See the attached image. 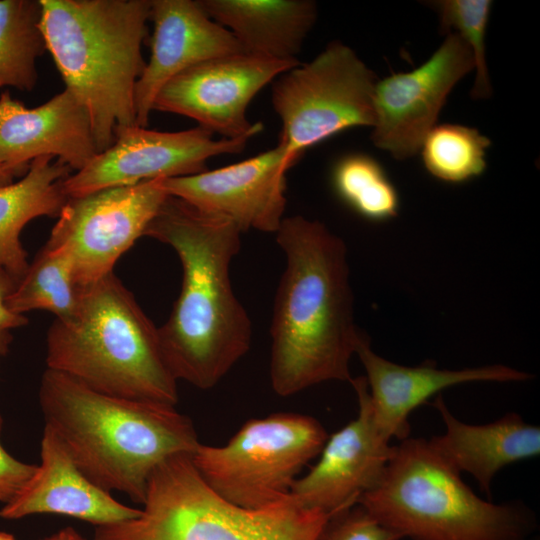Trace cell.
<instances>
[{"mask_svg":"<svg viewBox=\"0 0 540 540\" xmlns=\"http://www.w3.org/2000/svg\"><path fill=\"white\" fill-rule=\"evenodd\" d=\"M41 463L17 495L0 510L7 520L32 514H60L95 526L136 518L141 509L131 508L92 483L76 466L61 439L44 425Z\"/></svg>","mask_w":540,"mask_h":540,"instance_id":"cell-19","label":"cell"},{"mask_svg":"<svg viewBox=\"0 0 540 540\" xmlns=\"http://www.w3.org/2000/svg\"><path fill=\"white\" fill-rule=\"evenodd\" d=\"M375 84L373 71L339 41L279 75L271 102L289 159L295 163L307 148L348 128L373 127Z\"/></svg>","mask_w":540,"mask_h":540,"instance_id":"cell-9","label":"cell"},{"mask_svg":"<svg viewBox=\"0 0 540 540\" xmlns=\"http://www.w3.org/2000/svg\"><path fill=\"white\" fill-rule=\"evenodd\" d=\"M328 439L315 418L276 413L251 419L223 446L199 444L192 462L220 497L246 509L286 498L298 473L320 454Z\"/></svg>","mask_w":540,"mask_h":540,"instance_id":"cell-8","label":"cell"},{"mask_svg":"<svg viewBox=\"0 0 540 540\" xmlns=\"http://www.w3.org/2000/svg\"><path fill=\"white\" fill-rule=\"evenodd\" d=\"M205 13L229 30L244 53L273 60H298L317 19L311 0H199Z\"/></svg>","mask_w":540,"mask_h":540,"instance_id":"cell-21","label":"cell"},{"mask_svg":"<svg viewBox=\"0 0 540 540\" xmlns=\"http://www.w3.org/2000/svg\"><path fill=\"white\" fill-rule=\"evenodd\" d=\"M248 140H215L211 132L200 126L178 132L127 127L117 133L109 148L69 175L63 190L68 198H73L144 180L200 174L208 170L206 163L210 158L240 153Z\"/></svg>","mask_w":540,"mask_h":540,"instance_id":"cell-12","label":"cell"},{"mask_svg":"<svg viewBox=\"0 0 540 540\" xmlns=\"http://www.w3.org/2000/svg\"><path fill=\"white\" fill-rule=\"evenodd\" d=\"M82 290L70 258L63 251L45 244L29 263L7 305L17 315L45 310L53 313L55 320L68 321L78 310Z\"/></svg>","mask_w":540,"mask_h":540,"instance_id":"cell-23","label":"cell"},{"mask_svg":"<svg viewBox=\"0 0 540 540\" xmlns=\"http://www.w3.org/2000/svg\"><path fill=\"white\" fill-rule=\"evenodd\" d=\"M433 406L444 422L445 432L429 439V443L456 471L473 476L490 498L492 481L503 467L540 454V428L525 422L517 413L473 425L454 417L441 395Z\"/></svg>","mask_w":540,"mask_h":540,"instance_id":"cell-20","label":"cell"},{"mask_svg":"<svg viewBox=\"0 0 540 540\" xmlns=\"http://www.w3.org/2000/svg\"><path fill=\"white\" fill-rule=\"evenodd\" d=\"M473 69L471 48L457 33L450 32L421 66L376 82L374 145L398 160L414 156L436 125L453 87Z\"/></svg>","mask_w":540,"mask_h":540,"instance_id":"cell-13","label":"cell"},{"mask_svg":"<svg viewBox=\"0 0 540 540\" xmlns=\"http://www.w3.org/2000/svg\"><path fill=\"white\" fill-rule=\"evenodd\" d=\"M491 141L477 129L459 124L435 125L420 147L425 169L448 183L480 176L486 168Z\"/></svg>","mask_w":540,"mask_h":540,"instance_id":"cell-26","label":"cell"},{"mask_svg":"<svg viewBox=\"0 0 540 540\" xmlns=\"http://www.w3.org/2000/svg\"><path fill=\"white\" fill-rule=\"evenodd\" d=\"M192 454L160 463L136 518L96 526L93 540H316L328 516L290 496L261 508L226 501L202 479Z\"/></svg>","mask_w":540,"mask_h":540,"instance_id":"cell-7","label":"cell"},{"mask_svg":"<svg viewBox=\"0 0 540 540\" xmlns=\"http://www.w3.org/2000/svg\"><path fill=\"white\" fill-rule=\"evenodd\" d=\"M71 171L60 159L42 156L20 180L0 186V268L17 281L29 266L21 232L37 217H58L68 200L63 182Z\"/></svg>","mask_w":540,"mask_h":540,"instance_id":"cell-22","label":"cell"},{"mask_svg":"<svg viewBox=\"0 0 540 540\" xmlns=\"http://www.w3.org/2000/svg\"><path fill=\"white\" fill-rule=\"evenodd\" d=\"M294 164L278 144L249 159L200 174L161 178L168 195L224 216L243 233H276L287 205L286 173Z\"/></svg>","mask_w":540,"mask_h":540,"instance_id":"cell-15","label":"cell"},{"mask_svg":"<svg viewBox=\"0 0 540 540\" xmlns=\"http://www.w3.org/2000/svg\"><path fill=\"white\" fill-rule=\"evenodd\" d=\"M96 154L88 111L68 89L34 108L0 93V164L15 176L38 157H57L78 171Z\"/></svg>","mask_w":540,"mask_h":540,"instance_id":"cell-16","label":"cell"},{"mask_svg":"<svg viewBox=\"0 0 540 540\" xmlns=\"http://www.w3.org/2000/svg\"><path fill=\"white\" fill-rule=\"evenodd\" d=\"M3 420L0 415V434ZM37 465L15 459L0 443V502L12 500L32 477Z\"/></svg>","mask_w":540,"mask_h":540,"instance_id":"cell-29","label":"cell"},{"mask_svg":"<svg viewBox=\"0 0 540 540\" xmlns=\"http://www.w3.org/2000/svg\"><path fill=\"white\" fill-rule=\"evenodd\" d=\"M15 177L16 176L12 172L0 164V186L12 183Z\"/></svg>","mask_w":540,"mask_h":540,"instance_id":"cell-32","label":"cell"},{"mask_svg":"<svg viewBox=\"0 0 540 540\" xmlns=\"http://www.w3.org/2000/svg\"><path fill=\"white\" fill-rule=\"evenodd\" d=\"M47 369L113 397L175 406L177 380L158 327L114 272L82 290L76 314L47 332Z\"/></svg>","mask_w":540,"mask_h":540,"instance_id":"cell-5","label":"cell"},{"mask_svg":"<svg viewBox=\"0 0 540 540\" xmlns=\"http://www.w3.org/2000/svg\"><path fill=\"white\" fill-rule=\"evenodd\" d=\"M41 14L40 0H0V89L35 87L36 61L47 51Z\"/></svg>","mask_w":540,"mask_h":540,"instance_id":"cell-24","label":"cell"},{"mask_svg":"<svg viewBox=\"0 0 540 540\" xmlns=\"http://www.w3.org/2000/svg\"><path fill=\"white\" fill-rule=\"evenodd\" d=\"M40 26L65 89L88 111L98 153L136 125L151 0H40Z\"/></svg>","mask_w":540,"mask_h":540,"instance_id":"cell-4","label":"cell"},{"mask_svg":"<svg viewBox=\"0 0 540 540\" xmlns=\"http://www.w3.org/2000/svg\"><path fill=\"white\" fill-rule=\"evenodd\" d=\"M151 56L135 87L136 125L146 128L160 89L185 69L243 52L233 34L193 0H151Z\"/></svg>","mask_w":540,"mask_h":540,"instance_id":"cell-17","label":"cell"},{"mask_svg":"<svg viewBox=\"0 0 540 540\" xmlns=\"http://www.w3.org/2000/svg\"><path fill=\"white\" fill-rule=\"evenodd\" d=\"M275 235L285 268L270 328L274 392L290 396L327 381L350 382V359L363 334L354 322L344 241L301 215L285 217Z\"/></svg>","mask_w":540,"mask_h":540,"instance_id":"cell-2","label":"cell"},{"mask_svg":"<svg viewBox=\"0 0 540 540\" xmlns=\"http://www.w3.org/2000/svg\"><path fill=\"white\" fill-rule=\"evenodd\" d=\"M0 540H16V538L12 534L0 532Z\"/></svg>","mask_w":540,"mask_h":540,"instance_id":"cell-34","label":"cell"},{"mask_svg":"<svg viewBox=\"0 0 540 540\" xmlns=\"http://www.w3.org/2000/svg\"><path fill=\"white\" fill-rule=\"evenodd\" d=\"M167 196L157 178L68 198L46 245L70 258L76 281L84 288L113 272Z\"/></svg>","mask_w":540,"mask_h":540,"instance_id":"cell-10","label":"cell"},{"mask_svg":"<svg viewBox=\"0 0 540 540\" xmlns=\"http://www.w3.org/2000/svg\"><path fill=\"white\" fill-rule=\"evenodd\" d=\"M43 540H86L72 527H66Z\"/></svg>","mask_w":540,"mask_h":540,"instance_id":"cell-31","label":"cell"},{"mask_svg":"<svg viewBox=\"0 0 540 540\" xmlns=\"http://www.w3.org/2000/svg\"><path fill=\"white\" fill-rule=\"evenodd\" d=\"M298 60H273L244 52L191 66L171 78L158 92L153 110L194 119L225 139H250L263 130L247 118L254 96Z\"/></svg>","mask_w":540,"mask_h":540,"instance_id":"cell-11","label":"cell"},{"mask_svg":"<svg viewBox=\"0 0 540 540\" xmlns=\"http://www.w3.org/2000/svg\"><path fill=\"white\" fill-rule=\"evenodd\" d=\"M358 415L328 437L318 462L293 483L290 496L302 508L332 516L357 504L381 480L394 446L378 428L364 376L352 378Z\"/></svg>","mask_w":540,"mask_h":540,"instance_id":"cell-14","label":"cell"},{"mask_svg":"<svg viewBox=\"0 0 540 540\" xmlns=\"http://www.w3.org/2000/svg\"><path fill=\"white\" fill-rule=\"evenodd\" d=\"M357 504L400 539L528 540L537 527L525 505L477 496L424 438L394 445L381 480Z\"/></svg>","mask_w":540,"mask_h":540,"instance_id":"cell-6","label":"cell"},{"mask_svg":"<svg viewBox=\"0 0 540 540\" xmlns=\"http://www.w3.org/2000/svg\"><path fill=\"white\" fill-rule=\"evenodd\" d=\"M439 15L440 31L448 34L455 30L471 48L476 77L471 90L474 100L487 99L492 94L485 57V32L489 21L490 0H439L431 2Z\"/></svg>","mask_w":540,"mask_h":540,"instance_id":"cell-27","label":"cell"},{"mask_svg":"<svg viewBox=\"0 0 540 540\" xmlns=\"http://www.w3.org/2000/svg\"><path fill=\"white\" fill-rule=\"evenodd\" d=\"M18 281L8 272L0 268V334L11 333L13 329L27 324L25 315H17L10 311L7 300Z\"/></svg>","mask_w":540,"mask_h":540,"instance_id":"cell-30","label":"cell"},{"mask_svg":"<svg viewBox=\"0 0 540 540\" xmlns=\"http://www.w3.org/2000/svg\"><path fill=\"white\" fill-rule=\"evenodd\" d=\"M228 218L168 195L144 235L170 246L182 285L168 320L158 327L165 361L176 380L207 390L249 351L252 324L230 276L241 247Z\"/></svg>","mask_w":540,"mask_h":540,"instance_id":"cell-1","label":"cell"},{"mask_svg":"<svg viewBox=\"0 0 540 540\" xmlns=\"http://www.w3.org/2000/svg\"><path fill=\"white\" fill-rule=\"evenodd\" d=\"M316 540H400V538L379 524L362 506L356 504L329 516Z\"/></svg>","mask_w":540,"mask_h":540,"instance_id":"cell-28","label":"cell"},{"mask_svg":"<svg viewBox=\"0 0 540 540\" xmlns=\"http://www.w3.org/2000/svg\"><path fill=\"white\" fill-rule=\"evenodd\" d=\"M11 340V333L0 334V357L7 352Z\"/></svg>","mask_w":540,"mask_h":540,"instance_id":"cell-33","label":"cell"},{"mask_svg":"<svg viewBox=\"0 0 540 540\" xmlns=\"http://www.w3.org/2000/svg\"><path fill=\"white\" fill-rule=\"evenodd\" d=\"M355 355L363 364L375 422L388 439L409 437L411 412L447 387L477 381H524L530 374L505 365H489L460 370L434 366L407 367L376 354L363 334Z\"/></svg>","mask_w":540,"mask_h":540,"instance_id":"cell-18","label":"cell"},{"mask_svg":"<svg viewBox=\"0 0 540 540\" xmlns=\"http://www.w3.org/2000/svg\"><path fill=\"white\" fill-rule=\"evenodd\" d=\"M332 184L343 202L365 219L380 222L398 214L395 186L381 164L367 154L341 158L333 169Z\"/></svg>","mask_w":540,"mask_h":540,"instance_id":"cell-25","label":"cell"},{"mask_svg":"<svg viewBox=\"0 0 540 540\" xmlns=\"http://www.w3.org/2000/svg\"><path fill=\"white\" fill-rule=\"evenodd\" d=\"M45 426L61 439L96 486L143 504L147 484L167 458L193 454L200 442L175 406L113 397L47 369L39 389Z\"/></svg>","mask_w":540,"mask_h":540,"instance_id":"cell-3","label":"cell"}]
</instances>
